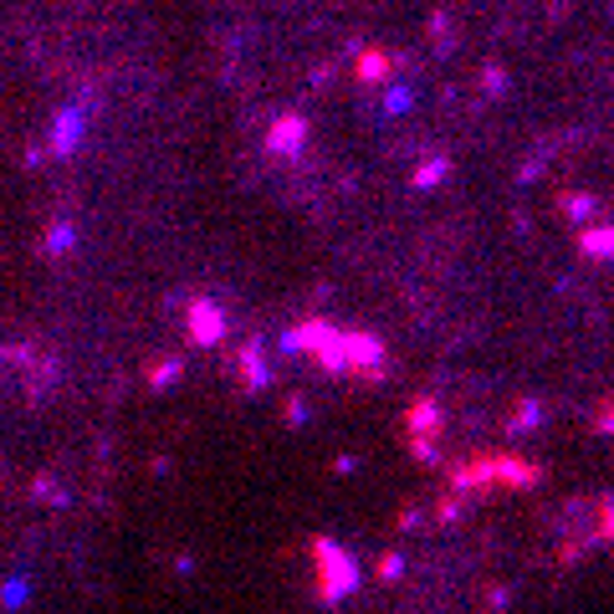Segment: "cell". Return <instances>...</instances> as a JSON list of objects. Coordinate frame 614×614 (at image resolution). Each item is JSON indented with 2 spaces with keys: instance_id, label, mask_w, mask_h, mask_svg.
<instances>
[{
  "instance_id": "cell-1",
  "label": "cell",
  "mask_w": 614,
  "mask_h": 614,
  "mask_svg": "<svg viewBox=\"0 0 614 614\" xmlns=\"http://www.w3.org/2000/svg\"><path fill=\"white\" fill-rule=\"evenodd\" d=\"M307 553L317 558V599L323 604H338L359 588V563H353V553H343L333 537H313Z\"/></svg>"
},
{
  "instance_id": "cell-2",
  "label": "cell",
  "mask_w": 614,
  "mask_h": 614,
  "mask_svg": "<svg viewBox=\"0 0 614 614\" xmlns=\"http://www.w3.org/2000/svg\"><path fill=\"white\" fill-rule=\"evenodd\" d=\"M349 374L364 384L390 380V353H384V343L374 333H359V328L349 333Z\"/></svg>"
},
{
  "instance_id": "cell-3",
  "label": "cell",
  "mask_w": 614,
  "mask_h": 614,
  "mask_svg": "<svg viewBox=\"0 0 614 614\" xmlns=\"http://www.w3.org/2000/svg\"><path fill=\"white\" fill-rule=\"evenodd\" d=\"M184 333H190V343H200V349H215V343L225 338V307H215L210 297L184 302Z\"/></svg>"
},
{
  "instance_id": "cell-4",
  "label": "cell",
  "mask_w": 614,
  "mask_h": 614,
  "mask_svg": "<svg viewBox=\"0 0 614 614\" xmlns=\"http://www.w3.org/2000/svg\"><path fill=\"white\" fill-rule=\"evenodd\" d=\"M235 380H241V394H262L272 384V364L262 353V338H246L235 349Z\"/></svg>"
},
{
  "instance_id": "cell-5",
  "label": "cell",
  "mask_w": 614,
  "mask_h": 614,
  "mask_svg": "<svg viewBox=\"0 0 614 614\" xmlns=\"http://www.w3.org/2000/svg\"><path fill=\"white\" fill-rule=\"evenodd\" d=\"M405 435H425V441H441V400L431 394H415L405 410Z\"/></svg>"
},
{
  "instance_id": "cell-6",
  "label": "cell",
  "mask_w": 614,
  "mask_h": 614,
  "mask_svg": "<svg viewBox=\"0 0 614 614\" xmlns=\"http://www.w3.org/2000/svg\"><path fill=\"white\" fill-rule=\"evenodd\" d=\"M328 333H333V323H323V317H302V323L287 333V349L292 353H317Z\"/></svg>"
},
{
  "instance_id": "cell-7",
  "label": "cell",
  "mask_w": 614,
  "mask_h": 614,
  "mask_svg": "<svg viewBox=\"0 0 614 614\" xmlns=\"http://www.w3.org/2000/svg\"><path fill=\"white\" fill-rule=\"evenodd\" d=\"M302 133H307V123H302L297 113H287L272 133H266V149H276V154H292V149L302 144Z\"/></svg>"
},
{
  "instance_id": "cell-8",
  "label": "cell",
  "mask_w": 614,
  "mask_h": 614,
  "mask_svg": "<svg viewBox=\"0 0 614 614\" xmlns=\"http://www.w3.org/2000/svg\"><path fill=\"white\" fill-rule=\"evenodd\" d=\"M578 251H584V256H594V262H614V225L578 231Z\"/></svg>"
},
{
  "instance_id": "cell-9",
  "label": "cell",
  "mask_w": 614,
  "mask_h": 614,
  "mask_svg": "<svg viewBox=\"0 0 614 614\" xmlns=\"http://www.w3.org/2000/svg\"><path fill=\"white\" fill-rule=\"evenodd\" d=\"M180 374H184V364H180V353H159L154 364H149V369H144V384H149V390H170V384H174V380H180Z\"/></svg>"
},
{
  "instance_id": "cell-10",
  "label": "cell",
  "mask_w": 614,
  "mask_h": 614,
  "mask_svg": "<svg viewBox=\"0 0 614 614\" xmlns=\"http://www.w3.org/2000/svg\"><path fill=\"white\" fill-rule=\"evenodd\" d=\"M548 420V410L537 405V400H523V405H512V415H507V435H527V431H537Z\"/></svg>"
},
{
  "instance_id": "cell-11",
  "label": "cell",
  "mask_w": 614,
  "mask_h": 614,
  "mask_svg": "<svg viewBox=\"0 0 614 614\" xmlns=\"http://www.w3.org/2000/svg\"><path fill=\"white\" fill-rule=\"evenodd\" d=\"M78 123H82L78 108H67V113L57 118V133H52V149H57V154H72V144H78Z\"/></svg>"
},
{
  "instance_id": "cell-12",
  "label": "cell",
  "mask_w": 614,
  "mask_h": 614,
  "mask_svg": "<svg viewBox=\"0 0 614 614\" xmlns=\"http://www.w3.org/2000/svg\"><path fill=\"white\" fill-rule=\"evenodd\" d=\"M394 72V57H384V52H364L359 57V78L364 82H384Z\"/></svg>"
},
{
  "instance_id": "cell-13",
  "label": "cell",
  "mask_w": 614,
  "mask_h": 614,
  "mask_svg": "<svg viewBox=\"0 0 614 614\" xmlns=\"http://www.w3.org/2000/svg\"><path fill=\"white\" fill-rule=\"evenodd\" d=\"M594 205H599V200L584 195V190H568V195H563V215H568L574 225H584L588 215H594Z\"/></svg>"
},
{
  "instance_id": "cell-14",
  "label": "cell",
  "mask_w": 614,
  "mask_h": 614,
  "mask_svg": "<svg viewBox=\"0 0 614 614\" xmlns=\"http://www.w3.org/2000/svg\"><path fill=\"white\" fill-rule=\"evenodd\" d=\"M445 170H451V159H445V154H431V159H425V164L415 170V190H431V184H441Z\"/></svg>"
},
{
  "instance_id": "cell-15",
  "label": "cell",
  "mask_w": 614,
  "mask_h": 614,
  "mask_svg": "<svg viewBox=\"0 0 614 614\" xmlns=\"http://www.w3.org/2000/svg\"><path fill=\"white\" fill-rule=\"evenodd\" d=\"M410 456L420 461V466H441V441H425V435H405Z\"/></svg>"
},
{
  "instance_id": "cell-16",
  "label": "cell",
  "mask_w": 614,
  "mask_h": 614,
  "mask_svg": "<svg viewBox=\"0 0 614 614\" xmlns=\"http://www.w3.org/2000/svg\"><path fill=\"white\" fill-rule=\"evenodd\" d=\"M374 578H380V584H400V578H405V558H400V553H380Z\"/></svg>"
},
{
  "instance_id": "cell-17",
  "label": "cell",
  "mask_w": 614,
  "mask_h": 614,
  "mask_svg": "<svg viewBox=\"0 0 614 614\" xmlns=\"http://www.w3.org/2000/svg\"><path fill=\"white\" fill-rule=\"evenodd\" d=\"M599 543L614 548V492H599Z\"/></svg>"
},
{
  "instance_id": "cell-18",
  "label": "cell",
  "mask_w": 614,
  "mask_h": 614,
  "mask_svg": "<svg viewBox=\"0 0 614 614\" xmlns=\"http://www.w3.org/2000/svg\"><path fill=\"white\" fill-rule=\"evenodd\" d=\"M282 420H287L292 431H297V425H307V420H313V410H307V400H302V394H287V410H282Z\"/></svg>"
},
{
  "instance_id": "cell-19",
  "label": "cell",
  "mask_w": 614,
  "mask_h": 614,
  "mask_svg": "<svg viewBox=\"0 0 614 614\" xmlns=\"http://www.w3.org/2000/svg\"><path fill=\"white\" fill-rule=\"evenodd\" d=\"M62 251H72V225H52L47 231V256H62Z\"/></svg>"
},
{
  "instance_id": "cell-20",
  "label": "cell",
  "mask_w": 614,
  "mask_h": 614,
  "mask_svg": "<svg viewBox=\"0 0 614 614\" xmlns=\"http://www.w3.org/2000/svg\"><path fill=\"white\" fill-rule=\"evenodd\" d=\"M36 502H67V492H57V482L52 476H36V492H31Z\"/></svg>"
},
{
  "instance_id": "cell-21",
  "label": "cell",
  "mask_w": 614,
  "mask_h": 614,
  "mask_svg": "<svg viewBox=\"0 0 614 614\" xmlns=\"http://www.w3.org/2000/svg\"><path fill=\"white\" fill-rule=\"evenodd\" d=\"M594 431H599V435H614V394L599 405V415H594Z\"/></svg>"
},
{
  "instance_id": "cell-22",
  "label": "cell",
  "mask_w": 614,
  "mask_h": 614,
  "mask_svg": "<svg viewBox=\"0 0 614 614\" xmlns=\"http://www.w3.org/2000/svg\"><path fill=\"white\" fill-rule=\"evenodd\" d=\"M21 599H26V584H16V578H11V584H5V609L16 614V604H21Z\"/></svg>"
}]
</instances>
